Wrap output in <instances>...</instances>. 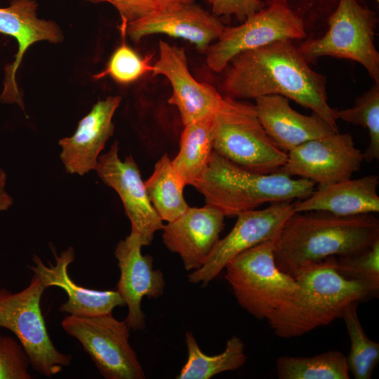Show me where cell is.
Instances as JSON below:
<instances>
[{
  "label": "cell",
  "instance_id": "obj_36",
  "mask_svg": "<svg viewBox=\"0 0 379 379\" xmlns=\"http://www.w3.org/2000/svg\"><path fill=\"white\" fill-rule=\"evenodd\" d=\"M376 1H377V2H378V1H379V0H376Z\"/></svg>",
  "mask_w": 379,
  "mask_h": 379
},
{
  "label": "cell",
  "instance_id": "obj_5",
  "mask_svg": "<svg viewBox=\"0 0 379 379\" xmlns=\"http://www.w3.org/2000/svg\"><path fill=\"white\" fill-rule=\"evenodd\" d=\"M213 149L248 171L271 174L281 171L288 153L266 133L254 105L225 97L213 114Z\"/></svg>",
  "mask_w": 379,
  "mask_h": 379
},
{
  "label": "cell",
  "instance_id": "obj_20",
  "mask_svg": "<svg viewBox=\"0 0 379 379\" xmlns=\"http://www.w3.org/2000/svg\"><path fill=\"white\" fill-rule=\"evenodd\" d=\"M254 100L258 118L266 133L287 153L303 142L338 132L314 112L308 116L296 112L283 95H262Z\"/></svg>",
  "mask_w": 379,
  "mask_h": 379
},
{
  "label": "cell",
  "instance_id": "obj_10",
  "mask_svg": "<svg viewBox=\"0 0 379 379\" xmlns=\"http://www.w3.org/2000/svg\"><path fill=\"white\" fill-rule=\"evenodd\" d=\"M306 36L302 20L290 8L287 0H272L246 18L241 25L225 27L217 41L207 52L206 65L215 72L225 69L238 54L284 39H302Z\"/></svg>",
  "mask_w": 379,
  "mask_h": 379
},
{
  "label": "cell",
  "instance_id": "obj_13",
  "mask_svg": "<svg viewBox=\"0 0 379 379\" xmlns=\"http://www.w3.org/2000/svg\"><path fill=\"white\" fill-rule=\"evenodd\" d=\"M119 145L114 142L109 151L98 157L95 170L102 181L119 194L131 224V232L148 246L154 234L164 227L148 197L140 170L132 156L122 161Z\"/></svg>",
  "mask_w": 379,
  "mask_h": 379
},
{
  "label": "cell",
  "instance_id": "obj_2",
  "mask_svg": "<svg viewBox=\"0 0 379 379\" xmlns=\"http://www.w3.org/2000/svg\"><path fill=\"white\" fill-rule=\"evenodd\" d=\"M379 239L373 215H336L322 211L294 212L274 241L278 267L293 276L300 267L360 252Z\"/></svg>",
  "mask_w": 379,
  "mask_h": 379
},
{
  "label": "cell",
  "instance_id": "obj_3",
  "mask_svg": "<svg viewBox=\"0 0 379 379\" xmlns=\"http://www.w3.org/2000/svg\"><path fill=\"white\" fill-rule=\"evenodd\" d=\"M334 258L306 265L295 272L293 277L298 286L295 293L267 319L278 337H300L326 326L341 318L351 303L371 297L362 284L336 271Z\"/></svg>",
  "mask_w": 379,
  "mask_h": 379
},
{
  "label": "cell",
  "instance_id": "obj_21",
  "mask_svg": "<svg viewBox=\"0 0 379 379\" xmlns=\"http://www.w3.org/2000/svg\"><path fill=\"white\" fill-rule=\"evenodd\" d=\"M55 263L46 265L36 255L33 256L34 266L30 270L40 279L46 288L56 286L62 288L67 300L60 311L70 315L94 316L110 313L125 302L117 291H98L77 285L68 274V266L74 260V250L69 247L58 255L54 251Z\"/></svg>",
  "mask_w": 379,
  "mask_h": 379
},
{
  "label": "cell",
  "instance_id": "obj_17",
  "mask_svg": "<svg viewBox=\"0 0 379 379\" xmlns=\"http://www.w3.org/2000/svg\"><path fill=\"white\" fill-rule=\"evenodd\" d=\"M38 4L34 0H13L8 7L0 8V33L15 39L18 51L13 62L5 67L4 89L0 100L6 103L18 104L24 109L21 93L15 74L28 48L40 41L60 43L63 35L52 20L37 17Z\"/></svg>",
  "mask_w": 379,
  "mask_h": 379
},
{
  "label": "cell",
  "instance_id": "obj_18",
  "mask_svg": "<svg viewBox=\"0 0 379 379\" xmlns=\"http://www.w3.org/2000/svg\"><path fill=\"white\" fill-rule=\"evenodd\" d=\"M225 215L215 208L189 207L162 229L166 247L180 255L187 271L200 268L218 241Z\"/></svg>",
  "mask_w": 379,
  "mask_h": 379
},
{
  "label": "cell",
  "instance_id": "obj_16",
  "mask_svg": "<svg viewBox=\"0 0 379 379\" xmlns=\"http://www.w3.org/2000/svg\"><path fill=\"white\" fill-rule=\"evenodd\" d=\"M224 28L218 16L192 3L159 9L132 21L127 24L126 35L138 41L149 35L164 34L185 39L204 52Z\"/></svg>",
  "mask_w": 379,
  "mask_h": 379
},
{
  "label": "cell",
  "instance_id": "obj_19",
  "mask_svg": "<svg viewBox=\"0 0 379 379\" xmlns=\"http://www.w3.org/2000/svg\"><path fill=\"white\" fill-rule=\"evenodd\" d=\"M121 101L117 95L99 100L79 121L75 133L59 140L60 157L67 173L82 175L95 170L98 156L114 133L112 119Z\"/></svg>",
  "mask_w": 379,
  "mask_h": 379
},
{
  "label": "cell",
  "instance_id": "obj_12",
  "mask_svg": "<svg viewBox=\"0 0 379 379\" xmlns=\"http://www.w3.org/2000/svg\"><path fill=\"white\" fill-rule=\"evenodd\" d=\"M363 161V152L352 136L337 132L292 149L280 171L325 186L351 178Z\"/></svg>",
  "mask_w": 379,
  "mask_h": 379
},
{
  "label": "cell",
  "instance_id": "obj_15",
  "mask_svg": "<svg viewBox=\"0 0 379 379\" xmlns=\"http://www.w3.org/2000/svg\"><path fill=\"white\" fill-rule=\"evenodd\" d=\"M142 246L140 236L131 232L118 243L114 251L120 270L117 291L128 306L124 321L135 331L145 326V317L141 309L142 298H157L165 288L162 272L153 268L150 255L142 254Z\"/></svg>",
  "mask_w": 379,
  "mask_h": 379
},
{
  "label": "cell",
  "instance_id": "obj_25",
  "mask_svg": "<svg viewBox=\"0 0 379 379\" xmlns=\"http://www.w3.org/2000/svg\"><path fill=\"white\" fill-rule=\"evenodd\" d=\"M144 182L150 202L163 221H173L190 207L183 196L185 186L167 154L157 161L152 174Z\"/></svg>",
  "mask_w": 379,
  "mask_h": 379
},
{
  "label": "cell",
  "instance_id": "obj_33",
  "mask_svg": "<svg viewBox=\"0 0 379 379\" xmlns=\"http://www.w3.org/2000/svg\"><path fill=\"white\" fill-rule=\"evenodd\" d=\"M91 3L107 2L118 11L121 22L128 24L159 9L154 0H85Z\"/></svg>",
  "mask_w": 379,
  "mask_h": 379
},
{
  "label": "cell",
  "instance_id": "obj_29",
  "mask_svg": "<svg viewBox=\"0 0 379 379\" xmlns=\"http://www.w3.org/2000/svg\"><path fill=\"white\" fill-rule=\"evenodd\" d=\"M336 271L343 277L362 284L371 297L379 291V239L354 254L334 258Z\"/></svg>",
  "mask_w": 379,
  "mask_h": 379
},
{
  "label": "cell",
  "instance_id": "obj_32",
  "mask_svg": "<svg viewBox=\"0 0 379 379\" xmlns=\"http://www.w3.org/2000/svg\"><path fill=\"white\" fill-rule=\"evenodd\" d=\"M216 16H235L243 22L263 8L260 0H205Z\"/></svg>",
  "mask_w": 379,
  "mask_h": 379
},
{
  "label": "cell",
  "instance_id": "obj_28",
  "mask_svg": "<svg viewBox=\"0 0 379 379\" xmlns=\"http://www.w3.org/2000/svg\"><path fill=\"white\" fill-rule=\"evenodd\" d=\"M338 119L359 125L367 129L369 143L364 161L371 162L379 159V82L357 98L353 107L336 110Z\"/></svg>",
  "mask_w": 379,
  "mask_h": 379
},
{
  "label": "cell",
  "instance_id": "obj_31",
  "mask_svg": "<svg viewBox=\"0 0 379 379\" xmlns=\"http://www.w3.org/2000/svg\"><path fill=\"white\" fill-rule=\"evenodd\" d=\"M29 358L20 343L0 336V379H30Z\"/></svg>",
  "mask_w": 379,
  "mask_h": 379
},
{
  "label": "cell",
  "instance_id": "obj_6",
  "mask_svg": "<svg viewBox=\"0 0 379 379\" xmlns=\"http://www.w3.org/2000/svg\"><path fill=\"white\" fill-rule=\"evenodd\" d=\"M275 239L244 251L225 267L238 303L259 319H267L288 302L298 288L295 279L277 265Z\"/></svg>",
  "mask_w": 379,
  "mask_h": 379
},
{
  "label": "cell",
  "instance_id": "obj_26",
  "mask_svg": "<svg viewBox=\"0 0 379 379\" xmlns=\"http://www.w3.org/2000/svg\"><path fill=\"white\" fill-rule=\"evenodd\" d=\"M279 379H349L347 358L339 351L310 357L283 356L277 360Z\"/></svg>",
  "mask_w": 379,
  "mask_h": 379
},
{
  "label": "cell",
  "instance_id": "obj_8",
  "mask_svg": "<svg viewBox=\"0 0 379 379\" xmlns=\"http://www.w3.org/2000/svg\"><path fill=\"white\" fill-rule=\"evenodd\" d=\"M377 22L375 12L357 0H339L328 18L326 33L305 41L298 49L308 62L322 56L356 61L375 82H379V53L374 44Z\"/></svg>",
  "mask_w": 379,
  "mask_h": 379
},
{
  "label": "cell",
  "instance_id": "obj_9",
  "mask_svg": "<svg viewBox=\"0 0 379 379\" xmlns=\"http://www.w3.org/2000/svg\"><path fill=\"white\" fill-rule=\"evenodd\" d=\"M63 329L77 339L107 379H143L144 371L129 343V327L112 312L66 316Z\"/></svg>",
  "mask_w": 379,
  "mask_h": 379
},
{
  "label": "cell",
  "instance_id": "obj_22",
  "mask_svg": "<svg viewBox=\"0 0 379 379\" xmlns=\"http://www.w3.org/2000/svg\"><path fill=\"white\" fill-rule=\"evenodd\" d=\"M378 176L369 175L318 186L308 197L293 203L294 212L322 211L341 216L378 213Z\"/></svg>",
  "mask_w": 379,
  "mask_h": 379
},
{
  "label": "cell",
  "instance_id": "obj_14",
  "mask_svg": "<svg viewBox=\"0 0 379 379\" xmlns=\"http://www.w3.org/2000/svg\"><path fill=\"white\" fill-rule=\"evenodd\" d=\"M153 76L163 75L170 82L172 93L168 102L177 107L183 125L213 114L223 102L211 85L199 82L191 74L185 50L164 41L159 43V58Z\"/></svg>",
  "mask_w": 379,
  "mask_h": 379
},
{
  "label": "cell",
  "instance_id": "obj_27",
  "mask_svg": "<svg viewBox=\"0 0 379 379\" xmlns=\"http://www.w3.org/2000/svg\"><path fill=\"white\" fill-rule=\"evenodd\" d=\"M359 302H352L343 311V319L350 340L346 357L349 371L356 379H369L379 361V344L366 335L357 314Z\"/></svg>",
  "mask_w": 379,
  "mask_h": 379
},
{
  "label": "cell",
  "instance_id": "obj_35",
  "mask_svg": "<svg viewBox=\"0 0 379 379\" xmlns=\"http://www.w3.org/2000/svg\"><path fill=\"white\" fill-rule=\"evenodd\" d=\"M159 9H165L180 4H192L194 0H154Z\"/></svg>",
  "mask_w": 379,
  "mask_h": 379
},
{
  "label": "cell",
  "instance_id": "obj_24",
  "mask_svg": "<svg viewBox=\"0 0 379 379\" xmlns=\"http://www.w3.org/2000/svg\"><path fill=\"white\" fill-rule=\"evenodd\" d=\"M185 342L188 357L177 377L178 379H209L225 371L237 370L246 361L244 343L236 335L227 341L222 353L213 356L201 350L191 332L185 333Z\"/></svg>",
  "mask_w": 379,
  "mask_h": 379
},
{
  "label": "cell",
  "instance_id": "obj_11",
  "mask_svg": "<svg viewBox=\"0 0 379 379\" xmlns=\"http://www.w3.org/2000/svg\"><path fill=\"white\" fill-rule=\"evenodd\" d=\"M293 213V203L279 201L263 209L239 213L233 228L218 240L204 265L188 275L189 281L206 286L237 255L259 244L277 239L284 223Z\"/></svg>",
  "mask_w": 379,
  "mask_h": 379
},
{
  "label": "cell",
  "instance_id": "obj_4",
  "mask_svg": "<svg viewBox=\"0 0 379 379\" xmlns=\"http://www.w3.org/2000/svg\"><path fill=\"white\" fill-rule=\"evenodd\" d=\"M314 185L310 180L281 171L262 174L248 171L214 151L195 188L204 197L206 204L225 216H237L267 203L306 199Z\"/></svg>",
  "mask_w": 379,
  "mask_h": 379
},
{
  "label": "cell",
  "instance_id": "obj_34",
  "mask_svg": "<svg viewBox=\"0 0 379 379\" xmlns=\"http://www.w3.org/2000/svg\"><path fill=\"white\" fill-rule=\"evenodd\" d=\"M6 174L0 169V211H6L13 204V199L6 190Z\"/></svg>",
  "mask_w": 379,
  "mask_h": 379
},
{
  "label": "cell",
  "instance_id": "obj_1",
  "mask_svg": "<svg viewBox=\"0 0 379 379\" xmlns=\"http://www.w3.org/2000/svg\"><path fill=\"white\" fill-rule=\"evenodd\" d=\"M308 63L292 40L276 41L233 58L225 69L224 90L234 99L281 95L338 128L336 109L328 102L326 78Z\"/></svg>",
  "mask_w": 379,
  "mask_h": 379
},
{
  "label": "cell",
  "instance_id": "obj_23",
  "mask_svg": "<svg viewBox=\"0 0 379 379\" xmlns=\"http://www.w3.org/2000/svg\"><path fill=\"white\" fill-rule=\"evenodd\" d=\"M213 131V114L184 125L180 149L171 164L185 187H195L208 168L214 152Z\"/></svg>",
  "mask_w": 379,
  "mask_h": 379
},
{
  "label": "cell",
  "instance_id": "obj_7",
  "mask_svg": "<svg viewBox=\"0 0 379 379\" xmlns=\"http://www.w3.org/2000/svg\"><path fill=\"white\" fill-rule=\"evenodd\" d=\"M45 289L35 274L19 292L1 289L0 327L15 334L36 371L52 377L70 365L72 356L58 350L48 335L40 306Z\"/></svg>",
  "mask_w": 379,
  "mask_h": 379
},
{
  "label": "cell",
  "instance_id": "obj_30",
  "mask_svg": "<svg viewBox=\"0 0 379 379\" xmlns=\"http://www.w3.org/2000/svg\"><path fill=\"white\" fill-rule=\"evenodd\" d=\"M151 60L152 55L141 57L124 39L112 54L105 68L93 77L100 79L108 76L117 83L128 84L152 72Z\"/></svg>",
  "mask_w": 379,
  "mask_h": 379
}]
</instances>
